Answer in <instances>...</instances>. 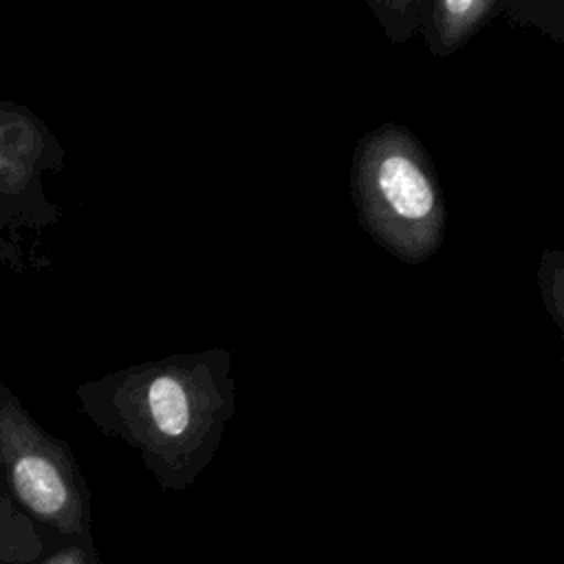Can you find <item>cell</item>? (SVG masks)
<instances>
[{"label": "cell", "instance_id": "8992f818", "mask_svg": "<svg viewBox=\"0 0 564 564\" xmlns=\"http://www.w3.org/2000/svg\"><path fill=\"white\" fill-rule=\"evenodd\" d=\"M538 289L551 319L564 337V249H544L538 264Z\"/></svg>", "mask_w": 564, "mask_h": 564}, {"label": "cell", "instance_id": "6da1fadb", "mask_svg": "<svg viewBox=\"0 0 564 564\" xmlns=\"http://www.w3.org/2000/svg\"><path fill=\"white\" fill-rule=\"evenodd\" d=\"M361 227L408 264L436 253L445 234V196L430 154L399 123L359 139L350 170Z\"/></svg>", "mask_w": 564, "mask_h": 564}, {"label": "cell", "instance_id": "52a82bcc", "mask_svg": "<svg viewBox=\"0 0 564 564\" xmlns=\"http://www.w3.org/2000/svg\"><path fill=\"white\" fill-rule=\"evenodd\" d=\"M500 13L511 24L535 26L551 40L564 42V2H505Z\"/></svg>", "mask_w": 564, "mask_h": 564}, {"label": "cell", "instance_id": "277c9868", "mask_svg": "<svg viewBox=\"0 0 564 564\" xmlns=\"http://www.w3.org/2000/svg\"><path fill=\"white\" fill-rule=\"evenodd\" d=\"M502 4L505 2L496 0L425 2L419 33L434 55H449L471 40L496 13H500Z\"/></svg>", "mask_w": 564, "mask_h": 564}, {"label": "cell", "instance_id": "5b68a950", "mask_svg": "<svg viewBox=\"0 0 564 564\" xmlns=\"http://www.w3.org/2000/svg\"><path fill=\"white\" fill-rule=\"evenodd\" d=\"M370 11L375 13L377 22L381 24L383 33L392 42H405L421 29L425 2L423 0H397V2H368Z\"/></svg>", "mask_w": 564, "mask_h": 564}, {"label": "cell", "instance_id": "3957f363", "mask_svg": "<svg viewBox=\"0 0 564 564\" xmlns=\"http://www.w3.org/2000/svg\"><path fill=\"white\" fill-rule=\"evenodd\" d=\"M2 456L15 496L33 516L66 533L82 529V498L68 467L51 447L13 432L4 438Z\"/></svg>", "mask_w": 564, "mask_h": 564}, {"label": "cell", "instance_id": "7a4b0ae2", "mask_svg": "<svg viewBox=\"0 0 564 564\" xmlns=\"http://www.w3.org/2000/svg\"><path fill=\"white\" fill-rule=\"evenodd\" d=\"M223 370L196 366L150 379L145 390L150 427L172 452L185 456L216 443L220 423L231 412V381L220 379Z\"/></svg>", "mask_w": 564, "mask_h": 564}, {"label": "cell", "instance_id": "ba28073f", "mask_svg": "<svg viewBox=\"0 0 564 564\" xmlns=\"http://www.w3.org/2000/svg\"><path fill=\"white\" fill-rule=\"evenodd\" d=\"M44 564H86V557L79 549H64L48 557Z\"/></svg>", "mask_w": 564, "mask_h": 564}]
</instances>
